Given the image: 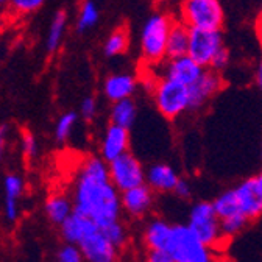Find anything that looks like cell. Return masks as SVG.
<instances>
[{"label": "cell", "mask_w": 262, "mask_h": 262, "mask_svg": "<svg viewBox=\"0 0 262 262\" xmlns=\"http://www.w3.org/2000/svg\"><path fill=\"white\" fill-rule=\"evenodd\" d=\"M186 225L196 237L215 253H220L225 248L226 239L222 233L220 219L212 206V202L200 200L193 203Z\"/></svg>", "instance_id": "277c9868"}, {"label": "cell", "mask_w": 262, "mask_h": 262, "mask_svg": "<svg viewBox=\"0 0 262 262\" xmlns=\"http://www.w3.org/2000/svg\"><path fill=\"white\" fill-rule=\"evenodd\" d=\"M78 117H80V116H78V113H75V111L62 113V114L58 117V120H56V123H55V131H53L56 142L62 144V142H66V141H68V139L71 138L72 131H74V128H75V125H77V122H78Z\"/></svg>", "instance_id": "4316f807"}, {"label": "cell", "mask_w": 262, "mask_h": 262, "mask_svg": "<svg viewBox=\"0 0 262 262\" xmlns=\"http://www.w3.org/2000/svg\"><path fill=\"white\" fill-rule=\"evenodd\" d=\"M167 251L175 262H222L219 253L206 247L186 223H175Z\"/></svg>", "instance_id": "5b68a950"}, {"label": "cell", "mask_w": 262, "mask_h": 262, "mask_svg": "<svg viewBox=\"0 0 262 262\" xmlns=\"http://www.w3.org/2000/svg\"><path fill=\"white\" fill-rule=\"evenodd\" d=\"M167 13L151 14L141 31V55L145 64L155 66L167 59V39L173 24Z\"/></svg>", "instance_id": "7a4b0ae2"}, {"label": "cell", "mask_w": 262, "mask_h": 262, "mask_svg": "<svg viewBox=\"0 0 262 262\" xmlns=\"http://www.w3.org/2000/svg\"><path fill=\"white\" fill-rule=\"evenodd\" d=\"M153 103L158 113L169 120H177L184 113L190 111L189 88L164 75L155 78L150 88Z\"/></svg>", "instance_id": "3957f363"}, {"label": "cell", "mask_w": 262, "mask_h": 262, "mask_svg": "<svg viewBox=\"0 0 262 262\" xmlns=\"http://www.w3.org/2000/svg\"><path fill=\"white\" fill-rule=\"evenodd\" d=\"M8 2H10V0H0V8L8 7Z\"/></svg>", "instance_id": "ab89813d"}, {"label": "cell", "mask_w": 262, "mask_h": 262, "mask_svg": "<svg viewBox=\"0 0 262 262\" xmlns=\"http://www.w3.org/2000/svg\"><path fill=\"white\" fill-rule=\"evenodd\" d=\"M173 193L178 196V199H181V200H189L190 196H192V186H190V183L187 180L181 178L180 183L177 184Z\"/></svg>", "instance_id": "d590c367"}, {"label": "cell", "mask_w": 262, "mask_h": 262, "mask_svg": "<svg viewBox=\"0 0 262 262\" xmlns=\"http://www.w3.org/2000/svg\"><path fill=\"white\" fill-rule=\"evenodd\" d=\"M103 95L111 103L125 100V98H133L138 89V80L135 75L128 72H117L111 74L103 81Z\"/></svg>", "instance_id": "e0dca14e"}, {"label": "cell", "mask_w": 262, "mask_h": 262, "mask_svg": "<svg viewBox=\"0 0 262 262\" xmlns=\"http://www.w3.org/2000/svg\"><path fill=\"white\" fill-rule=\"evenodd\" d=\"M212 206H214L220 222L237 217V215H244L239 209V205H237V200H236V195H234L233 189H228V190H223L222 193H219L212 200Z\"/></svg>", "instance_id": "cb8c5ba5"}, {"label": "cell", "mask_w": 262, "mask_h": 262, "mask_svg": "<svg viewBox=\"0 0 262 262\" xmlns=\"http://www.w3.org/2000/svg\"><path fill=\"white\" fill-rule=\"evenodd\" d=\"M56 262H84V257L78 245L64 242L56 251Z\"/></svg>", "instance_id": "4dcf8cb0"}, {"label": "cell", "mask_w": 262, "mask_h": 262, "mask_svg": "<svg viewBox=\"0 0 262 262\" xmlns=\"http://www.w3.org/2000/svg\"><path fill=\"white\" fill-rule=\"evenodd\" d=\"M260 156H262V145H260Z\"/></svg>", "instance_id": "60d3db41"}, {"label": "cell", "mask_w": 262, "mask_h": 262, "mask_svg": "<svg viewBox=\"0 0 262 262\" xmlns=\"http://www.w3.org/2000/svg\"><path fill=\"white\" fill-rule=\"evenodd\" d=\"M74 211L103 228L122 217L120 192L110 178L108 162L100 156H88L77 170L72 190Z\"/></svg>", "instance_id": "6da1fadb"}, {"label": "cell", "mask_w": 262, "mask_h": 262, "mask_svg": "<svg viewBox=\"0 0 262 262\" xmlns=\"http://www.w3.org/2000/svg\"><path fill=\"white\" fill-rule=\"evenodd\" d=\"M223 86H225V80L220 72H215L212 69H205L200 78L189 86L190 111L205 108L223 89Z\"/></svg>", "instance_id": "9c48e42d"}, {"label": "cell", "mask_w": 262, "mask_h": 262, "mask_svg": "<svg viewBox=\"0 0 262 262\" xmlns=\"http://www.w3.org/2000/svg\"><path fill=\"white\" fill-rule=\"evenodd\" d=\"M68 24H69V14L66 10H58L55 13V16L52 17L49 31H47V36H46V52L47 55H55L62 41H64V35H66V30H68Z\"/></svg>", "instance_id": "44dd1931"}, {"label": "cell", "mask_w": 262, "mask_h": 262, "mask_svg": "<svg viewBox=\"0 0 262 262\" xmlns=\"http://www.w3.org/2000/svg\"><path fill=\"white\" fill-rule=\"evenodd\" d=\"M128 46H129L128 28L120 25L106 38V41L103 44V53L108 58L120 56V55H123L128 50Z\"/></svg>", "instance_id": "484cf974"}, {"label": "cell", "mask_w": 262, "mask_h": 262, "mask_svg": "<svg viewBox=\"0 0 262 262\" xmlns=\"http://www.w3.org/2000/svg\"><path fill=\"white\" fill-rule=\"evenodd\" d=\"M144 262H175V259L166 250H148L145 251Z\"/></svg>", "instance_id": "836d02e7"}, {"label": "cell", "mask_w": 262, "mask_h": 262, "mask_svg": "<svg viewBox=\"0 0 262 262\" xmlns=\"http://www.w3.org/2000/svg\"><path fill=\"white\" fill-rule=\"evenodd\" d=\"M46 2L47 0H10L8 10L14 14L27 16V14H33L38 10H41Z\"/></svg>", "instance_id": "f1b7e54d"}, {"label": "cell", "mask_w": 262, "mask_h": 262, "mask_svg": "<svg viewBox=\"0 0 262 262\" xmlns=\"http://www.w3.org/2000/svg\"><path fill=\"white\" fill-rule=\"evenodd\" d=\"M254 84L259 89V92L262 94V58L259 59V62L256 64V69H254Z\"/></svg>", "instance_id": "8d00e7d4"}, {"label": "cell", "mask_w": 262, "mask_h": 262, "mask_svg": "<svg viewBox=\"0 0 262 262\" xmlns=\"http://www.w3.org/2000/svg\"><path fill=\"white\" fill-rule=\"evenodd\" d=\"M156 193L147 186H138L120 193L122 211L131 219H142L148 215L155 206Z\"/></svg>", "instance_id": "8fae6325"}, {"label": "cell", "mask_w": 262, "mask_h": 262, "mask_svg": "<svg viewBox=\"0 0 262 262\" xmlns=\"http://www.w3.org/2000/svg\"><path fill=\"white\" fill-rule=\"evenodd\" d=\"M20 151L25 161H33L38 158L39 153V144L38 139L35 138V135L30 133V131H24L20 136Z\"/></svg>", "instance_id": "f546056e"}, {"label": "cell", "mask_w": 262, "mask_h": 262, "mask_svg": "<svg viewBox=\"0 0 262 262\" xmlns=\"http://www.w3.org/2000/svg\"><path fill=\"white\" fill-rule=\"evenodd\" d=\"M98 19H100V10H98L95 0H83L80 10H78V17H77V33L84 35V33L91 31Z\"/></svg>", "instance_id": "d4e9b609"}, {"label": "cell", "mask_w": 262, "mask_h": 262, "mask_svg": "<svg viewBox=\"0 0 262 262\" xmlns=\"http://www.w3.org/2000/svg\"><path fill=\"white\" fill-rule=\"evenodd\" d=\"M223 47L222 30H190L187 55L202 68L209 69L214 56Z\"/></svg>", "instance_id": "ba28073f"}, {"label": "cell", "mask_w": 262, "mask_h": 262, "mask_svg": "<svg viewBox=\"0 0 262 262\" xmlns=\"http://www.w3.org/2000/svg\"><path fill=\"white\" fill-rule=\"evenodd\" d=\"M98 228L91 219H88L83 214L78 212H72L69 215V219L66 220L61 226H59V234L62 237V241L66 244H74L78 245L84 237H88L89 234L98 231Z\"/></svg>", "instance_id": "ac0fdd59"}, {"label": "cell", "mask_w": 262, "mask_h": 262, "mask_svg": "<svg viewBox=\"0 0 262 262\" xmlns=\"http://www.w3.org/2000/svg\"><path fill=\"white\" fill-rule=\"evenodd\" d=\"M236 200L241 212L247 217L248 222L257 220L262 217V190L257 187L254 178H247L233 187Z\"/></svg>", "instance_id": "7c38bea8"}, {"label": "cell", "mask_w": 262, "mask_h": 262, "mask_svg": "<svg viewBox=\"0 0 262 262\" xmlns=\"http://www.w3.org/2000/svg\"><path fill=\"white\" fill-rule=\"evenodd\" d=\"M97 110H98L97 100H95L94 97L88 95V97H84V98H83L81 103H80L78 116H80L83 120L91 122V120H94V119H95V116H97Z\"/></svg>", "instance_id": "1f68e13d"}, {"label": "cell", "mask_w": 262, "mask_h": 262, "mask_svg": "<svg viewBox=\"0 0 262 262\" xmlns=\"http://www.w3.org/2000/svg\"><path fill=\"white\" fill-rule=\"evenodd\" d=\"M129 151V129L110 123L100 142V156L105 162H111Z\"/></svg>", "instance_id": "9a60e30c"}, {"label": "cell", "mask_w": 262, "mask_h": 262, "mask_svg": "<svg viewBox=\"0 0 262 262\" xmlns=\"http://www.w3.org/2000/svg\"><path fill=\"white\" fill-rule=\"evenodd\" d=\"M162 75L172 78L184 86L193 84L196 80L200 78V75L205 72V68L199 62H195L189 55L180 56V58H170L162 62Z\"/></svg>", "instance_id": "4fadbf2b"}, {"label": "cell", "mask_w": 262, "mask_h": 262, "mask_svg": "<svg viewBox=\"0 0 262 262\" xmlns=\"http://www.w3.org/2000/svg\"><path fill=\"white\" fill-rule=\"evenodd\" d=\"M253 178H254V181H256L257 187H259V189L262 190V169H260V170H259V172H257V173H256V175H254Z\"/></svg>", "instance_id": "f35d334b"}, {"label": "cell", "mask_w": 262, "mask_h": 262, "mask_svg": "<svg viewBox=\"0 0 262 262\" xmlns=\"http://www.w3.org/2000/svg\"><path fill=\"white\" fill-rule=\"evenodd\" d=\"M108 170L111 183L120 193L128 189L145 184L144 164L131 151L108 162Z\"/></svg>", "instance_id": "52a82bcc"}, {"label": "cell", "mask_w": 262, "mask_h": 262, "mask_svg": "<svg viewBox=\"0 0 262 262\" xmlns=\"http://www.w3.org/2000/svg\"><path fill=\"white\" fill-rule=\"evenodd\" d=\"M10 145V126L0 125V162L4 161Z\"/></svg>", "instance_id": "e575fe53"}, {"label": "cell", "mask_w": 262, "mask_h": 262, "mask_svg": "<svg viewBox=\"0 0 262 262\" xmlns=\"http://www.w3.org/2000/svg\"><path fill=\"white\" fill-rule=\"evenodd\" d=\"M138 119V105L133 98L114 102L110 110V123L122 126L125 129H131Z\"/></svg>", "instance_id": "7402d4cb"}, {"label": "cell", "mask_w": 262, "mask_h": 262, "mask_svg": "<svg viewBox=\"0 0 262 262\" xmlns=\"http://www.w3.org/2000/svg\"><path fill=\"white\" fill-rule=\"evenodd\" d=\"M177 20L189 30H222L225 11L220 0H181Z\"/></svg>", "instance_id": "8992f818"}, {"label": "cell", "mask_w": 262, "mask_h": 262, "mask_svg": "<svg viewBox=\"0 0 262 262\" xmlns=\"http://www.w3.org/2000/svg\"><path fill=\"white\" fill-rule=\"evenodd\" d=\"M4 214L10 223H14L19 217V199L24 192V180L17 173H8L4 180Z\"/></svg>", "instance_id": "d6986e66"}, {"label": "cell", "mask_w": 262, "mask_h": 262, "mask_svg": "<svg viewBox=\"0 0 262 262\" xmlns=\"http://www.w3.org/2000/svg\"><path fill=\"white\" fill-rule=\"evenodd\" d=\"M254 30H256V38H257V42L262 49V16H259L256 19V24H254Z\"/></svg>", "instance_id": "74e56055"}, {"label": "cell", "mask_w": 262, "mask_h": 262, "mask_svg": "<svg viewBox=\"0 0 262 262\" xmlns=\"http://www.w3.org/2000/svg\"><path fill=\"white\" fill-rule=\"evenodd\" d=\"M173 223L164 217H151L142 228V244L145 251L148 250H166L170 244Z\"/></svg>", "instance_id": "2e32d148"}, {"label": "cell", "mask_w": 262, "mask_h": 262, "mask_svg": "<svg viewBox=\"0 0 262 262\" xmlns=\"http://www.w3.org/2000/svg\"><path fill=\"white\" fill-rule=\"evenodd\" d=\"M44 212L50 223L61 226L74 212L72 199L66 193H52L44 203Z\"/></svg>", "instance_id": "ffe728a7"}, {"label": "cell", "mask_w": 262, "mask_h": 262, "mask_svg": "<svg viewBox=\"0 0 262 262\" xmlns=\"http://www.w3.org/2000/svg\"><path fill=\"white\" fill-rule=\"evenodd\" d=\"M228 64H229V50H228L226 47H223V49L214 56V59H212V62H211V68H209V69H212V71L222 74V71H225V69L228 68Z\"/></svg>", "instance_id": "d6a6232c"}, {"label": "cell", "mask_w": 262, "mask_h": 262, "mask_svg": "<svg viewBox=\"0 0 262 262\" xmlns=\"http://www.w3.org/2000/svg\"><path fill=\"white\" fill-rule=\"evenodd\" d=\"M78 247L84 262H119L120 259V250L105 237L100 229L84 237Z\"/></svg>", "instance_id": "30bf717a"}, {"label": "cell", "mask_w": 262, "mask_h": 262, "mask_svg": "<svg viewBox=\"0 0 262 262\" xmlns=\"http://www.w3.org/2000/svg\"><path fill=\"white\" fill-rule=\"evenodd\" d=\"M189 38H190V30L184 24L175 19L167 39V59L187 55Z\"/></svg>", "instance_id": "603a6c76"}, {"label": "cell", "mask_w": 262, "mask_h": 262, "mask_svg": "<svg viewBox=\"0 0 262 262\" xmlns=\"http://www.w3.org/2000/svg\"><path fill=\"white\" fill-rule=\"evenodd\" d=\"M259 16H262V8H260V14H259Z\"/></svg>", "instance_id": "b9f144b4"}, {"label": "cell", "mask_w": 262, "mask_h": 262, "mask_svg": "<svg viewBox=\"0 0 262 262\" xmlns=\"http://www.w3.org/2000/svg\"><path fill=\"white\" fill-rule=\"evenodd\" d=\"M181 177L167 162H155L145 169V184L155 193H173Z\"/></svg>", "instance_id": "5bb4252c"}, {"label": "cell", "mask_w": 262, "mask_h": 262, "mask_svg": "<svg viewBox=\"0 0 262 262\" xmlns=\"http://www.w3.org/2000/svg\"><path fill=\"white\" fill-rule=\"evenodd\" d=\"M100 231L105 234V237L114 245V247H117L120 251L125 248V245L128 244V229H126V226L120 222V220H117V222H113V223H110V225H106V226H103V228H100Z\"/></svg>", "instance_id": "83f0119b"}]
</instances>
